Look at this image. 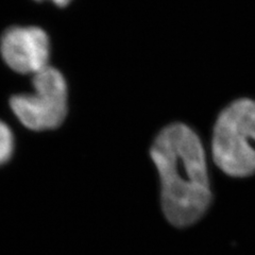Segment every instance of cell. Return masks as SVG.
Masks as SVG:
<instances>
[{
  "mask_svg": "<svg viewBox=\"0 0 255 255\" xmlns=\"http://www.w3.org/2000/svg\"><path fill=\"white\" fill-rule=\"evenodd\" d=\"M255 101L238 99L218 116L214 127V161L231 177L245 178L255 173Z\"/></svg>",
  "mask_w": 255,
  "mask_h": 255,
  "instance_id": "cell-2",
  "label": "cell"
},
{
  "mask_svg": "<svg viewBox=\"0 0 255 255\" xmlns=\"http://www.w3.org/2000/svg\"><path fill=\"white\" fill-rule=\"evenodd\" d=\"M0 52L6 65L16 73L35 75L49 66L50 41L41 28L14 26L2 34Z\"/></svg>",
  "mask_w": 255,
  "mask_h": 255,
  "instance_id": "cell-4",
  "label": "cell"
},
{
  "mask_svg": "<svg viewBox=\"0 0 255 255\" xmlns=\"http://www.w3.org/2000/svg\"><path fill=\"white\" fill-rule=\"evenodd\" d=\"M37 1H42V0H37ZM55 5L58 6H66L71 0H50Z\"/></svg>",
  "mask_w": 255,
  "mask_h": 255,
  "instance_id": "cell-6",
  "label": "cell"
},
{
  "mask_svg": "<svg viewBox=\"0 0 255 255\" xmlns=\"http://www.w3.org/2000/svg\"><path fill=\"white\" fill-rule=\"evenodd\" d=\"M33 93L15 95L10 107L27 129L35 132L59 128L67 116V83L61 71L47 66L32 78Z\"/></svg>",
  "mask_w": 255,
  "mask_h": 255,
  "instance_id": "cell-3",
  "label": "cell"
},
{
  "mask_svg": "<svg viewBox=\"0 0 255 255\" xmlns=\"http://www.w3.org/2000/svg\"><path fill=\"white\" fill-rule=\"evenodd\" d=\"M15 151V138L11 128L0 121V167L11 161Z\"/></svg>",
  "mask_w": 255,
  "mask_h": 255,
  "instance_id": "cell-5",
  "label": "cell"
},
{
  "mask_svg": "<svg viewBox=\"0 0 255 255\" xmlns=\"http://www.w3.org/2000/svg\"><path fill=\"white\" fill-rule=\"evenodd\" d=\"M150 155L161 179L167 220L178 228L197 222L212 200L200 138L186 125H169L158 133Z\"/></svg>",
  "mask_w": 255,
  "mask_h": 255,
  "instance_id": "cell-1",
  "label": "cell"
}]
</instances>
